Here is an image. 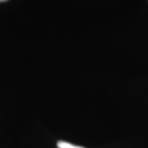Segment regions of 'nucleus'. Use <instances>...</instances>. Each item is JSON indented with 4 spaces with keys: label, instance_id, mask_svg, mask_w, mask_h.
<instances>
[{
    "label": "nucleus",
    "instance_id": "f03ea898",
    "mask_svg": "<svg viewBox=\"0 0 148 148\" xmlns=\"http://www.w3.org/2000/svg\"><path fill=\"white\" fill-rule=\"evenodd\" d=\"M0 1H5V0H0Z\"/></svg>",
    "mask_w": 148,
    "mask_h": 148
},
{
    "label": "nucleus",
    "instance_id": "f257e3e1",
    "mask_svg": "<svg viewBox=\"0 0 148 148\" xmlns=\"http://www.w3.org/2000/svg\"><path fill=\"white\" fill-rule=\"evenodd\" d=\"M57 147L58 148H84V147H80V146L72 145V143L66 142V141H58L57 142Z\"/></svg>",
    "mask_w": 148,
    "mask_h": 148
}]
</instances>
